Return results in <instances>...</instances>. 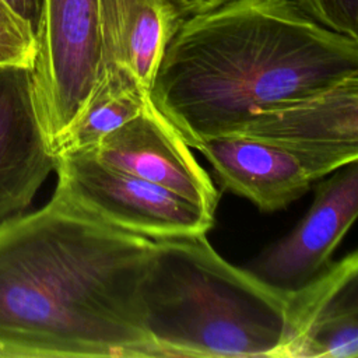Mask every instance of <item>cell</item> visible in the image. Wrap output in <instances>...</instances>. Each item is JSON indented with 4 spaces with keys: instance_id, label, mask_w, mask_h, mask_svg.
<instances>
[{
    "instance_id": "cell-12",
    "label": "cell",
    "mask_w": 358,
    "mask_h": 358,
    "mask_svg": "<svg viewBox=\"0 0 358 358\" xmlns=\"http://www.w3.org/2000/svg\"><path fill=\"white\" fill-rule=\"evenodd\" d=\"M106 69L120 67L151 91L166 42L180 24L168 0H98Z\"/></svg>"
},
{
    "instance_id": "cell-10",
    "label": "cell",
    "mask_w": 358,
    "mask_h": 358,
    "mask_svg": "<svg viewBox=\"0 0 358 358\" xmlns=\"http://www.w3.org/2000/svg\"><path fill=\"white\" fill-rule=\"evenodd\" d=\"M55 165L32 69L0 70V222L29 206Z\"/></svg>"
},
{
    "instance_id": "cell-1",
    "label": "cell",
    "mask_w": 358,
    "mask_h": 358,
    "mask_svg": "<svg viewBox=\"0 0 358 358\" xmlns=\"http://www.w3.org/2000/svg\"><path fill=\"white\" fill-rule=\"evenodd\" d=\"M154 239L117 229L55 190L0 222V341L22 358L162 357L141 288Z\"/></svg>"
},
{
    "instance_id": "cell-5",
    "label": "cell",
    "mask_w": 358,
    "mask_h": 358,
    "mask_svg": "<svg viewBox=\"0 0 358 358\" xmlns=\"http://www.w3.org/2000/svg\"><path fill=\"white\" fill-rule=\"evenodd\" d=\"M34 87L53 152L106 71L98 0H45Z\"/></svg>"
},
{
    "instance_id": "cell-7",
    "label": "cell",
    "mask_w": 358,
    "mask_h": 358,
    "mask_svg": "<svg viewBox=\"0 0 358 358\" xmlns=\"http://www.w3.org/2000/svg\"><path fill=\"white\" fill-rule=\"evenodd\" d=\"M358 214V165L347 164L315 186L305 217L282 239L263 250L249 271L264 284L288 294L316 277Z\"/></svg>"
},
{
    "instance_id": "cell-15",
    "label": "cell",
    "mask_w": 358,
    "mask_h": 358,
    "mask_svg": "<svg viewBox=\"0 0 358 358\" xmlns=\"http://www.w3.org/2000/svg\"><path fill=\"white\" fill-rule=\"evenodd\" d=\"M323 27L358 41V0H295Z\"/></svg>"
},
{
    "instance_id": "cell-16",
    "label": "cell",
    "mask_w": 358,
    "mask_h": 358,
    "mask_svg": "<svg viewBox=\"0 0 358 358\" xmlns=\"http://www.w3.org/2000/svg\"><path fill=\"white\" fill-rule=\"evenodd\" d=\"M15 14H18L22 20H25L35 35H38L43 8H45V0H3Z\"/></svg>"
},
{
    "instance_id": "cell-17",
    "label": "cell",
    "mask_w": 358,
    "mask_h": 358,
    "mask_svg": "<svg viewBox=\"0 0 358 358\" xmlns=\"http://www.w3.org/2000/svg\"><path fill=\"white\" fill-rule=\"evenodd\" d=\"M176 14L183 20L186 17L211 10L224 4L228 0H168Z\"/></svg>"
},
{
    "instance_id": "cell-8",
    "label": "cell",
    "mask_w": 358,
    "mask_h": 358,
    "mask_svg": "<svg viewBox=\"0 0 358 358\" xmlns=\"http://www.w3.org/2000/svg\"><path fill=\"white\" fill-rule=\"evenodd\" d=\"M285 298V331L273 358L358 357L357 250L330 262Z\"/></svg>"
},
{
    "instance_id": "cell-18",
    "label": "cell",
    "mask_w": 358,
    "mask_h": 358,
    "mask_svg": "<svg viewBox=\"0 0 358 358\" xmlns=\"http://www.w3.org/2000/svg\"><path fill=\"white\" fill-rule=\"evenodd\" d=\"M0 358H21V354L11 344L0 341Z\"/></svg>"
},
{
    "instance_id": "cell-13",
    "label": "cell",
    "mask_w": 358,
    "mask_h": 358,
    "mask_svg": "<svg viewBox=\"0 0 358 358\" xmlns=\"http://www.w3.org/2000/svg\"><path fill=\"white\" fill-rule=\"evenodd\" d=\"M151 103L150 92L120 67L106 69L83 110L59 143L60 151L91 150L109 131L137 116Z\"/></svg>"
},
{
    "instance_id": "cell-11",
    "label": "cell",
    "mask_w": 358,
    "mask_h": 358,
    "mask_svg": "<svg viewBox=\"0 0 358 358\" xmlns=\"http://www.w3.org/2000/svg\"><path fill=\"white\" fill-rule=\"evenodd\" d=\"M222 189L250 200L262 211H275L303 196L315 182L303 162L288 150L242 134L196 141Z\"/></svg>"
},
{
    "instance_id": "cell-2",
    "label": "cell",
    "mask_w": 358,
    "mask_h": 358,
    "mask_svg": "<svg viewBox=\"0 0 358 358\" xmlns=\"http://www.w3.org/2000/svg\"><path fill=\"white\" fill-rule=\"evenodd\" d=\"M358 73V41L295 0H228L171 35L150 99L192 145Z\"/></svg>"
},
{
    "instance_id": "cell-6",
    "label": "cell",
    "mask_w": 358,
    "mask_h": 358,
    "mask_svg": "<svg viewBox=\"0 0 358 358\" xmlns=\"http://www.w3.org/2000/svg\"><path fill=\"white\" fill-rule=\"evenodd\" d=\"M231 134L295 154L313 180L358 159V73L312 96L266 110Z\"/></svg>"
},
{
    "instance_id": "cell-3",
    "label": "cell",
    "mask_w": 358,
    "mask_h": 358,
    "mask_svg": "<svg viewBox=\"0 0 358 358\" xmlns=\"http://www.w3.org/2000/svg\"><path fill=\"white\" fill-rule=\"evenodd\" d=\"M141 299L162 357L273 358L285 331V294L228 263L206 234L154 239Z\"/></svg>"
},
{
    "instance_id": "cell-14",
    "label": "cell",
    "mask_w": 358,
    "mask_h": 358,
    "mask_svg": "<svg viewBox=\"0 0 358 358\" xmlns=\"http://www.w3.org/2000/svg\"><path fill=\"white\" fill-rule=\"evenodd\" d=\"M36 49L31 25L0 0V70L32 69Z\"/></svg>"
},
{
    "instance_id": "cell-9",
    "label": "cell",
    "mask_w": 358,
    "mask_h": 358,
    "mask_svg": "<svg viewBox=\"0 0 358 358\" xmlns=\"http://www.w3.org/2000/svg\"><path fill=\"white\" fill-rule=\"evenodd\" d=\"M102 162L215 213L220 194L176 129L152 102L88 150Z\"/></svg>"
},
{
    "instance_id": "cell-4",
    "label": "cell",
    "mask_w": 358,
    "mask_h": 358,
    "mask_svg": "<svg viewBox=\"0 0 358 358\" xmlns=\"http://www.w3.org/2000/svg\"><path fill=\"white\" fill-rule=\"evenodd\" d=\"M56 192L87 214L151 239L207 234L214 213L98 159L88 150L56 154Z\"/></svg>"
}]
</instances>
